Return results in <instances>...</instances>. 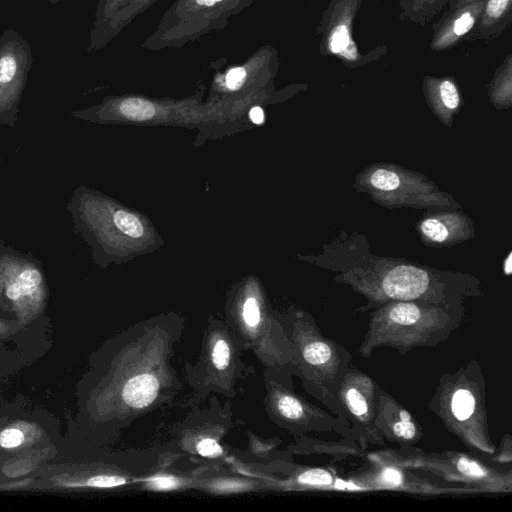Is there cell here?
Here are the masks:
<instances>
[{
  "label": "cell",
  "instance_id": "6da1fadb",
  "mask_svg": "<svg viewBox=\"0 0 512 512\" xmlns=\"http://www.w3.org/2000/svg\"><path fill=\"white\" fill-rule=\"evenodd\" d=\"M251 0H179L165 15L161 28L150 41H163L164 46L182 45L207 31L220 28L222 17L242 9Z\"/></svg>",
  "mask_w": 512,
  "mask_h": 512
},
{
  "label": "cell",
  "instance_id": "7a4b0ae2",
  "mask_svg": "<svg viewBox=\"0 0 512 512\" xmlns=\"http://www.w3.org/2000/svg\"><path fill=\"white\" fill-rule=\"evenodd\" d=\"M47 295L41 262L0 242V302L38 310Z\"/></svg>",
  "mask_w": 512,
  "mask_h": 512
},
{
  "label": "cell",
  "instance_id": "3957f363",
  "mask_svg": "<svg viewBox=\"0 0 512 512\" xmlns=\"http://www.w3.org/2000/svg\"><path fill=\"white\" fill-rule=\"evenodd\" d=\"M33 61L28 41L16 30H5L0 36V126L16 125Z\"/></svg>",
  "mask_w": 512,
  "mask_h": 512
},
{
  "label": "cell",
  "instance_id": "277c9868",
  "mask_svg": "<svg viewBox=\"0 0 512 512\" xmlns=\"http://www.w3.org/2000/svg\"><path fill=\"white\" fill-rule=\"evenodd\" d=\"M153 1L99 0L87 51L92 53L104 48L137 12L149 6Z\"/></svg>",
  "mask_w": 512,
  "mask_h": 512
},
{
  "label": "cell",
  "instance_id": "5b68a950",
  "mask_svg": "<svg viewBox=\"0 0 512 512\" xmlns=\"http://www.w3.org/2000/svg\"><path fill=\"white\" fill-rule=\"evenodd\" d=\"M427 273L413 266H398L387 273L382 282L385 294L393 299L411 300L428 287Z\"/></svg>",
  "mask_w": 512,
  "mask_h": 512
},
{
  "label": "cell",
  "instance_id": "8992f818",
  "mask_svg": "<svg viewBox=\"0 0 512 512\" xmlns=\"http://www.w3.org/2000/svg\"><path fill=\"white\" fill-rule=\"evenodd\" d=\"M157 384V380L152 375H142L127 384L123 397L130 406L143 408L156 398Z\"/></svg>",
  "mask_w": 512,
  "mask_h": 512
},
{
  "label": "cell",
  "instance_id": "52a82bcc",
  "mask_svg": "<svg viewBox=\"0 0 512 512\" xmlns=\"http://www.w3.org/2000/svg\"><path fill=\"white\" fill-rule=\"evenodd\" d=\"M477 10V8L463 10L444 26L435 40L436 46L446 47L465 35L475 23Z\"/></svg>",
  "mask_w": 512,
  "mask_h": 512
},
{
  "label": "cell",
  "instance_id": "ba28073f",
  "mask_svg": "<svg viewBox=\"0 0 512 512\" xmlns=\"http://www.w3.org/2000/svg\"><path fill=\"white\" fill-rule=\"evenodd\" d=\"M111 220L117 230L127 236L140 238L144 233L140 220L125 210H115L111 215Z\"/></svg>",
  "mask_w": 512,
  "mask_h": 512
},
{
  "label": "cell",
  "instance_id": "9c48e42d",
  "mask_svg": "<svg viewBox=\"0 0 512 512\" xmlns=\"http://www.w3.org/2000/svg\"><path fill=\"white\" fill-rule=\"evenodd\" d=\"M475 400L473 395L464 389L456 391L451 402V409L455 417L460 420H466L474 411Z\"/></svg>",
  "mask_w": 512,
  "mask_h": 512
},
{
  "label": "cell",
  "instance_id": "30bf717a",
  "mask_svg": "<svg viewBox=\"0 0 512 512\" xmlns=\"http://www.w3.org/2000/svg\"><path fill=\"white\" fill-rule=\"evenodd\" d=\"M389 318L398 325L414 324L420 318V310L413 304L399 303L391 308Z\"/></svg>",
  "mask_w": 512,
  "mask_h": 512
},
{
  "label": "cell",
  "instance_id": "8fae6325",
  "mask_svg": "<svg viewBox=\"0 0 512 512\" xmlns=\"http://www.w3.org/2000/svg\"><path fill=\"white\" fill-rule=\"evenodd\" d=\"M304 358L312 365H321L331 358V349L323 342H313L304 349Z\"/></svg>",
  "mask_w": 512,
  "mask_h": 512
},
{
  "label": "cell",
  "instance_id": "7c38bea8",
  "mask_svg": "<svg viewBox=\"0 0 512 512\" xmlns=\"http://www.w3.org/2000/svg\"><path fill=\"white\" fill-rule=\"evenodd\" d=\"M350 44L351 39L346 26L343 24L336 26L329 37V50L334 54H343Z\"/></svg>",
  "mask_w": 512,
  "mask_h": 512
},
{
  "label": "cell",
  "instance_id": "4fadbf2b",
  "mask_svg": "<svg viewBox=\"0 0 512 512\" xmlns=\"http://www.w3.org/2000/svg\"><path fill=\"white\" fill-rule=\"evenodd\" d=\"M370 181L375 188L385 191L394 190L400 184L399 176L395 172L384 169L376 170Z\"/></svg>",
  "mask_w": 512,
  "mask_h": 512
},
{
  "label": "cell",
  "instance_id": "5bb4252c",
  "mask_svg": "<svg viewBox=\"0 0 512 512\" xmlns=\"http://www.w3.org/2000/svg\"><path fill=\"white\" fill-rule=\"evenodd\" d=\"M439 94L443 105L448 109H456L459 104V94L455 84L450 80H443L439 84Z\"/></svg>",
  "mask_w": 512,
  "mask_h": 512
},
{
  "label": "cell",
  "instance_id": "9a60e30c",
  "mask_svg": "<svg viewBox=\"0 0 512 512\" xmlns=\"http://www.w3.org/2000/svg\"><path fill=\"white\" fill-rule=\"evenodd\" d=\"M423 233L432 241L443 242L448 237L445 225L437 219H427L422 223Z\"/></svg>",
  "mask_w": 512,
  "mask_h": 512
},
{
  "label": "cell",
  "instance_id": "2e32d148",
  "mask_svg": "<svg viewBox=\"0 0 512 512\" xmlns=\"http://www.w3.org/2000/svg\"><path fill=\"white\" fill-rule=\"evenodd\" d=\"M277 405L280 413L289 419H297L303 413L301 403L292 396H281Z\"/></svg>",
  "mask_w": 512,
  "mask_h": 512
},
{
  "label": "cell",
  "instance_id": "e0dca14e",
  "mask_svg": "<svg viewBox=\"0 0 512 512\" xmlns=\"http://www.w3.org/2000/svg\"><path fill=\"white\" fill-rule=\"evenodd\" d=\"M345 398L351 412L354 415L361 417L367 413V402L360 391L355 388H350L346 392Z\"/></svg>",
  "mask_w": 512,
  "mask_h": 512
},
{
  "label": "cell",
  "instance_id": "ac0fdd59",
  "mask_svg": "<svg viewBox=\"0 0 512 512\" xmlns=\"http://www.w3.org/2000/svg\"><path fill=\"white\" fill-rule=\"evenodd\" d=\"M298 481L309 485H327L332 481L331 475L322 469H312L302 473Z\"/></svg>",
  "mask_w": 512,
  "mask_h": 512
},
{
  "label": "cell",
  "instance_id": "d6986e66",
  "mask_svg": "<svg viewBox=\"0 0 512 512\" xmlns=\"http://www.w3.org/2000/svg\"><path fill=\"white\" fill-rule=\"evenodd\" d=\"M230 349L227 342L223 339L216 341L212 351V359L214 365L218 369L225 368L229 363Z\"/></svg>",
  "mask_w": 512,
  "mask_h": 512
},
{
  "label": "cell",
  "instance_id": "ffe728a7",
  "mask_svg": "<svg viewBox=\"0 0 512 512\" xmlns=\"http://www.w3.org/2000/svg\"><path fill=\"white\" fill-rule=\"evenodd\" d=\"M24 441V435L21 430L16 428L4 429L0 432V446L3 448H15Z\"/></svg>",
  "mask_w": 512,
  "mask_h": 512
},
{
  "label": "cell",
  "instance_id": "44dd1931",
  "mask_svg": "<svg viewBox=\"0 0 512 512\" xmlns=\"http://www.w3.org/2000/svg\"><path fill=\"white\" fill-rule=\"evenodd\" d=\"M243 318L248 327H256L260 321V311L257 301L248 298L243 306Z\"/></svg>",
  "mask_w": 512,
  "mask_h": 512
},
{
  "label": "cell",
  "instance_id": "7402d4cb",
  "mask_svg": "<svg viewBox=\"0 0 512 512\" xmlns=\"http://www.w3.org/2000/svg\"><path fill=\"white\" fill-rule=\"evenodd\" d=\"M125 483V479L119 476H110V475H99L94 476L89 479L84 484L91 487H99V488H109L119 486Z\"/></svg>",
  "mask_w": 512,
  "mask_h": 512
},
{
  "label": "cell",
  "instance_id": "603a6c76",
  "mask_svg": "<svg viewBox=\"0 0 512 512\" xmlns=\"http://www.w3.org/2000/svg\"><path fill=\"white\" fill-rule=\"evenodd\" d=\"M197 452L208 458H215L222 454V448L216 440L212 438H204L197 444Z\"/></svg>",
  "mask_w": 512,
  "mask_h": 512
},
{
  "label": "cell",
  "instance_id": "cb8c5ba5",
  "mask_svg": "<svg viewBox=\"0 0 512 512\" xmlns=\"http://www.w3.org/2000/svg\"><path fill=\"white\" fill-rule=\"evenodd\" d=\"M247 76L245 67H234L230 69L225 76V84L230 90L239 89Z\"/></svg>",
  "mask_w": 512,
  "mask_h": 512
},
{
  "label": "cell",
  "instance_id": "d4e9b609",
  "mask_svg": "<svg viewBox=\"0 0 512 512\" xmlns=\"http://www.w3.org/2000/svg\"><path fill=\"white\" fill-rule=\"evenodd\" d=\"M457 468L460 472L470 477H481L484 475V470L476 462L464 457L459 459Z\"/></svg>",
  "mask_w": 512,
  "mask_h": 512
},
{
  "label": "cell",
  "instance_id": "484cf974",
  "mask_svg": "<svg viewBox=\"0 0 512 512\" xmlns=\"http://www.w3.org/2000/svg\"><path fill=\"white\" fill-rule=\"evenodd\" d=\"M510 0H488L486 7V17L488 19H497L502 16L508 8Z\"/></svg>",
  "mask_w": 512,
  "mask_h": 512
},
{
  "label": "cell",
  "instance_id": "4316f807",
  "mask_svg": "<svg viewBox=\"0 0 512 512\" xmlns=\"http://www.w3.org/2000/svg\"><path fill=\"white\" fill-rule=\"evenodd\" d=\"M393 432L400 438L412 439L415 436L416 429L411 420H401L393 426Z\"/></svg>",
  "mask_w": 512,
  "mask_h": 512
},
{
  "label": "cell",
  "instance_id": "83f0119b",
  "mask_svg": "<svg viewBox=\"0 0 512 512\" xmlns=\"http://www.w3.org/2000/svg\"><path fill=\"white\" fill-rule=\"evenodd\" d=\"M148 482L152 488L158 490L173 489L178 485L177 480L169 476H157L149 479Z\"/></svg>",
  "mask_w": 512,
  "mask_h": 512
},
{
  "label": "cell",
  "instance_id": "f1b7e54d",
  "mask_svg": "<svg viewBox=\"0 0 512 512\" xmlns=\"http://www.w3.org/2000/svg\"><path fill=\"white\" fill-rule=\"evenodd\" d=\"M383 480L389 485L397 486L401 483V473L394 468H387L383 472Z\"/></svg>",
  "mask_w": 512,
  "mask_h": 512
},
{
  "label": "cell",
  "instance_id": "f546056e",
  "mask_svg": "<svg viewBox=\"0 0 512 512\" xmlns=\"http://www.w3.org/2000/svg\"><path fill=\"white\" fill-rule=\"evenodd\" d=\"M250 119L255 124H262L264 122V113L260 107H254L250 110L249 113Z\"/></svg>",
  "mask_w": 512,
  "mask_h": 512
},
{
  "label": "cell",
  "instance_id": "4dcf8cb0",
  "mask_svg": "<svg viewBox=\"0 0 512 512\" xmlns=\"http://www.w3.org/2000/svg\"><path fill=\"white\" fill-rule=\"evenodd\" d=\"M504 270L506 274H510L512 270L511 265V253L508 255L507 259L504 262Z\"/></svg>",
  "mask_w": 512,
  "mask_h": 512
},
{
  "label": "cell",
  "instance_id": "1f68e13d",
  "mask_svg": "<svg viewBox=\"0 0 512 512\" xmlns=\"http://www.w3.org/2000/svg\"><path fill=\"white\" fill-rule=\"evenodd\" d=\"M399 416L401 420H411L410 414L405 410H401Z\"/></svg>",
  "mask_w": 512,
  "mask_h": 512
},
{
  "label": "cell",
  "instance_id": "d6a6232c",
  "mask_svg": "<svg viewBox=\"0 0 512 512\" xmlns=\"http://www.w3.org/2000/svg\"><path fill=\"white\" fill-rule=\"evenodd\" d=\"M48 1L49 3L53 4V5H56L60 2V0H46Z\"/></svg>",
  "mask_w": 512,
  "mask_h": 512
},
{
  "label": "cell",
  "instance_id": "836d02e7",
  "mask_svg": "<svg viewBox=\"0 0 512 512\" xmlns=\"http://www.w3.org/2000/svg\"><path fill=\"white\" fill-rule=\"evenodd\" d=\"M2 164V158H1V155H0V165Z\"/></svg>",
  "mask_w": 512,
  "mask_h": 512
}]
</instances>
